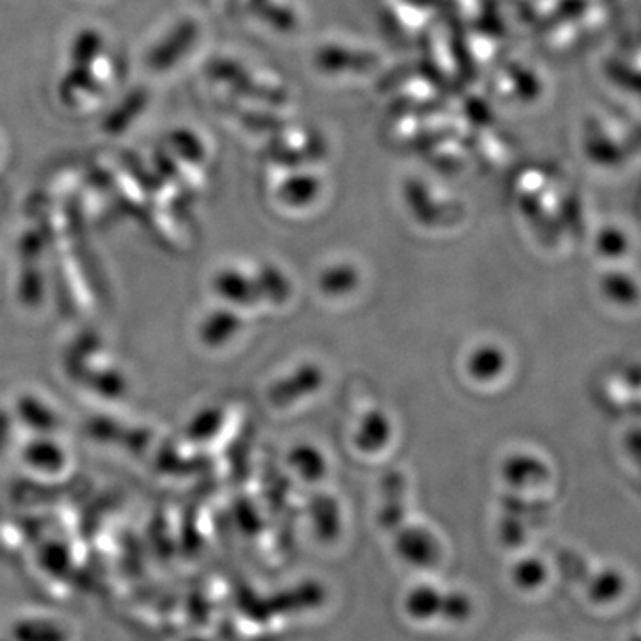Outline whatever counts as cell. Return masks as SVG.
I'll list each match as a JSON object with an SVG mask.
<instances>
[{
  "mask_svg": "<svg viewBox=\"0 0 641 641\" xmlns=\"http://www.w3.org/2000/svg\"><path fill=\"white\" fill-rule=\"evenodd\" d=\"M397 563L416 578H435L447 560V547L435 527L407 521L393 532L391 541Z\"/></svg>",
  "mask_w": 641,
  "mask_h": 641,
  "instance_id": "1",
  "label": "cell"
},
{
  "mask_svg": "<svg viewBox=\"0 0 641 641\" xmlns=\"http://www.w3.org/2000/svg\"><path fill=\"white\" fill-rule=\"evenodd\" d=\"M442 594L444 584L439 583L435 578H413L412 583L403 590L397 603L403 620L416 629L439 626Z\"/></svg>",
  "mask_w": 641,
  "mask_h": 641,
  "instance_id": "3",
  "label": "cell"
},
{
  "mask_svg": "<svg viewBox=\"0 0 641 641\" xmlns=\"http://www.w3.org/2000/svg\"><path fill=\"white\" fill-rule=\"evenodd\" d=\"M601 292L608 302L618 306L637 305L638 283L622 269H611L601 278Z\"/></svg>",
  "mask_w": 641,
  "mask_h": 641,
  "instance_id": "13",
  "label": "cell"
},
{
  "mask_svg": "<svg viewBox=\"0 0 641 641\" xmlns=\"http://www.w3.org/2000/svg\"><path fill=\"white\" fill-rule=\"evenodd\" d=\"M594 246L603 259L617 260L629 249V237L622 226L606 225L595 235Z\"/></svg>",
  "mask_w": 641,
  "mask_h": 641,
  "instance_id": "14",
  "label": "cell"
},
{
  "mask_svg": "<svg viewBox=\"0 0 641 641\" xmlns=\"http://www.w3.org/2000/svg\"><path fill=\"white\" fill-rule=\"evenodd\" d=\"M529 641H541V640H529Z\"/></svg>",
  "mask_w": 641,
  "mask_h": 641,
  "instance_id": "16",
  "label": "cell"
},
{
  "mask_svg": "<svg viewBox=\"0 0 641 641\" xmlns=\"http://www.w3.org/2000/svg\"><path fill=\"white\" fill-rule=\"evenodd\" d=\"M510 357L503 346L492 340L474 346L465 357V374L476 383H493L506 373Z\"/></svg>",
  "mask_w": 641,
  "mask_h": 641,
  "instance_id": "8",
  "label": "cell"
},
{
  "mask_svg": "<svg viewBox=\"0 0 641 641\" xmlns=\"http://www.w3.org/2000/svg\"><path fill=\"white\" fill-rule=\"evenodd\" d=\"M320 189L323 184L316 175H300L289 184L285 200L292 207H308L319 198Z\"/></svg>",
  "mask_w": 641,
  "mask_h": 641,
  "instance_id": "15",
  "label": "cell"
},
{
  "mask_svg": "<svg viewBox=\"0 0 641 641\" xmlns=\"http://www.w3.org/2000/svg\"><path fill=\"white\" fill-rule=\"evenodd\" d=\"M326 371L317 362H302L292 373L277 385V401L282 407H292L296 403L303 401L306 397L316 396L320 388L325 387Z\"/></svg>",
  "mask_w": 641,
  "mask_h": 641,
  "instance_id": "7",
  "label": "cell"
},
{
  "mask_svg": "<svg viewBox=\"0 0 641 641\" xmlns=\"http://www.w3.org/2000/svg\"><path fill=\"white\" fill-rule=\"evenodd\" d=\"M552 478V469L546 459L529 451H515L501 464V479L515 496L546 487Z\"/></svg>",
  "mask_w": 641,
  "mask_h": 641,
  "instance_id": "5",
  "label": "cell"
},
{
  "mask_svg": "<svg viewBox=\"0 0 641 641\" xmlns=\"http://www.w3.org/2000/svg\"><path fill=\"white\" fill-rule=\"evenodd\" d=\"M308 518H311L314 536L319 541H334L339 538L345 527V513L339 499L331 493L317 492L312 498L308 506Z\"/></svg>",
  "mask_w": 641,
  "mask_h": 641,
  "instance_id": "9",
  "label": "cell"
},
{
  "mask_svg": "<svg viewBox=\"0 0 641 641\" xmlns=\"http://www.w3.org/2000/svg\"><path fill=\"white\" fill-rule=\"evenodd\" d=\"M360 282H362L360 269L350 260L328 264L317 275V289L323 296L330 300L351 296L360 288Z\"/></svg>",
  "mask_w": 641,
  "mask_h": 641,
  "instance_id": "11",
  "label": "cell"
},
{
  "mask_svg": "<svg viewBox=\"0 0 641 641\" xmlns=\"http://www.w3.org/2000/svg\"><path fill=\"white\" fill-rule=\"evenodd\" d=\"M508 584L515 594L526 598H538L546 594L556 580V570L550 561L536 552L513 556L506 570Z\"/></svg>",
  "mask_w": 641,
  "mask_h": 641,
  "instance_id": "4",
  "label": "cell"
},
{
  "mask_svg": "<svg viewBox=\"0 0 641 641\" xmlns=\"http://www.w3.org/2000/svg\"><path fill=\"white\" fill-rule=\"evenodd\" d=\"M478 598L469 588H465V586H444L439 626L456 631L462 627H469L478 617Z\"/></svg>",
  "mask_w": 641,
  "mask_h": 641,
  "instance_id": "10",
  "label": "cell"
},
{
  "mask_svg": "<svg viewBox=\"0 0 641 641\" xmlns=\"http://www.w3.org/2000/svg\"><path fill=\"white\" fill-rule=\"evenodd\" d=\"M631 581L622 567L606 563L588 570L584 575L583 601L597 613H611L620 608L629 597Z\"/></svg>",
  "mask_w": 641,
  "mask_h": 641,
  "instance_id": "2",
  "label": "cell"
},
{
  "mask_svg": "<svg viewBox=\"0 0 641 641\" xmlns=\"http://www.w3.org/2000/svg\"><path fill=\"white\" fill-rule=\"evenodd\" d=\"M394 421L383 408H368L360 413L351 431V445L362 455H376L387 450L394 439Z\"/></svg>",
  "mask_w": 641,
  "mask_h": 641,
  "instance_id": "6",
  "label": "cell"
},
{
  "mask_svg": "<svg viewBox=\"0 0 641 641\" xmlns=\"http://www.w3.org/2000/svg\"><path fill=\"white\" fill-rule=\"evenodd\" d=\"M289 465L303 481L314 485L320 483L330 470V462H328L325 451L311 442H302V444L292 447L289 453Z\"/></svg>",
  "mask_w": 641,
  "mask_h": 641,
  "instance_id": "12",
  "label": "cell"
}]
</instances>
